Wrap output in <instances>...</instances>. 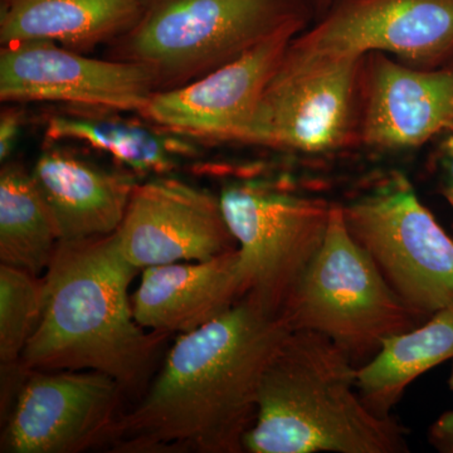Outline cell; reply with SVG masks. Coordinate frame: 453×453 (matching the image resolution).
<instances>
[{"instance_id": "1", "label": "cell", "mask_w": 453, "mask_h": 453, "mask_svg": "<svg viewBox=\"0 0 453 453\" xmlns=\"http://www.w3.org/2000/svg\"><path fill=\"white\" fill-rule=\"evenodd\" d=\"M292 327L243 296L225 314L180 334L135 408L107 442L121 453H241L257 417L268 365Z\"/></svg>"}, {"instance_id": "2", "label": "cell", "mask_w": 453, "mask_h": 453, "mask_svg": "<svg viewBox=\"0 0 453 453\" xmlns=\"http://www.w3.org/2000/svg\"><path fill=\"white\" fill-rule=\"evenodd\" d=\"M139 268L115 234L59 241L44 276L40 324L19 360L23 372L94 371L136 388L169 334L145 333L129 286Z\"/></svg>"}, {"instance_id": "3", "label": "cell", "mask_w": 453, "mask_h": 453, "mask_svg": "<svg viewBox=\"0 0 453 453\" xmlns=\"http://www.w3.org/2000/svg\"><path fill=\"white\" fill-rule=\"evenodd\" d=\"M357 369L326 336L291 330L265 372L244 451L410 452L401 423L363 401Z\"/></svg>"}, {"instance_id": "4", "label": "cell", "mask_w": 453, "mask_h": 453, "mask_svg": "<svg viewBox=\"0 0 453 453\" xmlns=\"http://www.w3.org/2000/svg\"><path fill=\"white\" fill-rule=\"evenodd\" d=\"M308 0H151L120 38L119 59L148 68L157 91L186 85L234 61L295 20Z\"/></svg>"}, {"instance_id": "5", "label": "cell", "mask_w": 453, "mask_h": 453, "mask_svg": "<svg viewBox=\"0 0 453 453\" xmlns=\"http://www.w3.org/2000/svg\"><path fill=\"white\" fill-rule=\"evenodd\" d=\"M292 330L321 334L362 368L384 340L427 319L417 314L386 281L345 225L342 204H333L320 251L283 312Z\"/></svg>"}, {"instance_id": "6", "label": "cell", "mask_w": 453, "mask_h": 453, "mask_svg": "<svg viewBox=\"0 0 453 453\" xmlns=\"http://www.w3.org/2000/svg\"><path fill=\"white\" fill-rule=\"evenodd\" d=\"M219 201L237 242L243 296L283 316L323 246L333 204L265 180L226 184Z\"/></svg>"}, {"instance_id": "7", "label": "cell", "mask_w": 453, "mask_h": 453, "mask_svg": "<svg viewBox=\"0 0 453 453\" xmlns=\"http://www.w3.org/2000/svg\"><path fill=\"white\" fill-rule=\"evenodd\" d=\"M345 225L390 288L422 318L453 305V238L402 173L342 204Z\"/></svg>"}, {"instance_id": "8", "label": "cell", "mask_w": 453, "mask_h": 453, "mask_svg": "<svg viewBox=\"0 0 453 453\" xmlns=\"http://www.w3.org/2000/svg\"><path fill=\"white\" fill-rule=\"evenodd\" d=\"M365 58L303 55L288 46L235 142L305 154L339 149L353 129Z\"/></svg>"}, {"instance_id": "9", "label": "cell", "mask_w": 453, "mask_h": 453, "mask_svg": "<svg viewBox=\"0 0 453 453\" xmlns=\"http://www.w3.org/2000/svg\"><path fill=\"white\" fill-rule=\"evenodd\" d=\"M124 388L94 371L26 372L2 453H79L107 442Z\"/></svg>"}, {"instance_id": "10", "label": "cell", "mask_w": 453, "mask_h": 453, "mask_svg": "<svg viewBox=\"0 0 453 453\" xmlns=\"http://www.w3.org/2000/svg\"><path fill=\"white\" fill-rule=\"evenodd\" d=\"M157 91L144 65L91 58L55 42H18L0 52L2 103L43 101L140 113Z\"/></svg>"}, {"instance_id": "11", "label": "cell", "mask_w": 453, "mask_h": 453, "mask_svg": "<svg viewBox=\"0 0 453 453\" xmlns=\"http://www.w3.org/2000/svg\"><path fill=\"white\" fill-rule=\"evenodd\" d=\"M306 20H295L195 81L155 92L140 115L187 138L235 142Z\"/></svg>"}, {"instance_id": "12", "label": "cell", "mask_w": 453, "mask_h": 453, "mask_svg": "<svg viewBox=\"0 0 453 453\" xmlns=\"http://www.w3.org/2000/svg\"><path fill=\"white\" fill-rule=\"evenodd\" d=\"M290 49L321 56L393 53L442 64L453 58V0H342Z\"/></svg>"}, {"instance_id": "13", "label": "cell", "mask_w": 453, "mask_h": 453, "mask_svg": "<svg viewBox=\"0 0 453 453\" xmlns=\"http://www.w3.org/2000/svg\"><path fill=\"white\" fill-rule=\"evenodd\" d=\"M113 234L124 257L139 270L207 261L238 249L219 196L170 175L136 184Z\"/></svg>"}, {"instance_id": "14", "label": "cell", "mask_w": 453, "mask_h": 453, "mask_svg": "<svg viewBox=\"0 0 453 453\" xmlns=\"http://www.w3.org/2000/svg\"><path fill=\"white\" fill-rule=\"evenodd\" d=\"M366 145L398 150L417 148L453 130V67L416 70L384 53L365 56Z\"/></svg>"}, {"instance_id": "15", "label": "cell", "mask_w": 453, "mask_h": 453, "mask_svg": "<svg viewBox=\"0 0 453 453\" xmlns=\"http://www.w3.org/2000/svg\"><path fill=\"white\" fill-rule=\"evenodd\" d=\"M31 174L55 222L59 241L113 234L139 183L129 170L105 169L57 148L40 155Z\"/></svg>"}, {"instance_id": "16", "label": "cell", "mask_w": 453, "mask_h": 453, "mask_svg": "<svg viewBox=\"0 0 453 453\" xmlns=\"http://www.w3.org/2000/svg\"><path fill=\"white\" fill-rule=\"evenodd\" d=\"M238 259L237 249L207 261L144 268L133 299L136 323L180 335L225 314L243 297Z\"/></svg>"}, {"instance_id": "17", "label": "cell", "mask_w": 453, "mask_h": 453, "mask_svg": "<svg viewBox=\"0 0 453 453\" xmlns=\"http://www.w3.org/2000/svg\"><path fill=\"white\" fill-rule=\"evenodd\" d=\"M151 0H2V46L50 41L85 50L120 40L144 17Z\"/></svg>"}, {"instance_id": "18", "label": "cell", "mask_w": 453, "mask_h": 453, "mask_svg": "<svg viewBox=\"0 0 453 453\" xmlns=\"http://www.w3.org/2000/svg\"><path fill=\"white\" fill-rule=\"evenodd\" d=\"M46 124L44 134L52 142H81L136 175H169L183 157L196 151L187 140L177 138L178 134L119 116L76 110L50 116Z\"/></svg>"}, {"instance_id": "19", "label": "cell", "mask_w": 453, "mask_h": 453, "mask_svg": "<svg viewBox=\"0 0 453 453\" xmlns=\"http://www.w3.org/2000/svg\"><path fill=\"white\" fill-rule=\"evenodd\" d=\"M453 359V305L408 332L384 340L371 362L357 369V386L378 416H392L404 390L426 372Z\"/></svg>"}, {"instance_id": "20", "label": "cell", "mask_w": 453, "mask_h": 453, "mask_svg": "<svg viewBox=\"0 0 453 453\" xmlns=\"http://www.w3.org/2000/svg\"><path fill=\"white\" fill-rule=\"evenodd\" d=\"M59 243L58 232L31 172L19 163L0 170V261L38 276Z\"/></svg>"}, {"instance_id": "21", "label": "cell", "mask_w": 453, "mask_h": 453, "mask_svg": "<svg viewBox=\"0 0 453 453\" xmlns=\"http://www.w3.org/2000/svg\"><path fill=\"white\" fill-rule=\"evenodd\" d=\"M44 280L20 268L0 266V362L19 365L23 351L40 324Z\"/></svg>"}, {"instance_id": "22", "label": "cell", "mask_w": 453, "mask_h": 453, "mask_svg": "<svg viewBox=\"0 0 453 453\" xmlns=\"http://www.w3.org/2000/svg\"><path fill=\"white\" fill-rule=\"evenodd\" d=\"M438 187L453 211V130L443 134L436 153Z\"/></svg>"}, {"instance_id": "23", "label": "cell", "mask_w": 453, "mask_h": 453, "mask_svg": "<svg viewBox=\"0 0 453 453\" xmlns=\"http://www.w3.org/2000/svg\"><path fill=\"white\" fill-rule=\"evenodd\" d=\"M22 110L16 107H7L3 110L0 119V162H9L14 148H16L18 138L23 125Z\"/></svg>"}, {"instance_id": "24", "label": "cell", "mask_w": 453, "mask_h": 453, "mask_svg": "<svg viewBox=\"0 0 453 453\" xmlns=\"http://www.w3.org/2000/svg\"><path fill=\"white\" fill-rule=\"evenodd\" d=\"M453 390V368L449 377ZM428 442L441 453H453V410L441 414L428 429Z\"/></svg>"}, {"instance_id": "25", "label": "cell", "mask_w": 453, "mask_h": 453, "mask_svg": "<svg viewBox=\"0 0 453 453\" xmlns=\"http://www.w3.org/2000/svg\"><path fill=\"white\" fill-rule=\"evenodd\" d=\"M339 2H342V0H308L310 8L323 12V14L326 13L330 8Z\"/></svg>"}]
</instances>
